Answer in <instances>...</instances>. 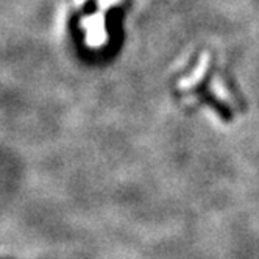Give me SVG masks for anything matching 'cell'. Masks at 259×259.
<instances>
[{
    "label": "cell",
    "instance_id": "1",
    "mask_svg": "<svg viewBox=\"0 0 259 259\" xmlns=\"http://www.w3.org/2000/svg\"><path fill=\"white\" fill-rule=\"evenodd\" d=\"M81 27L86 30V42L89 47H100L106 41L105 16H103L102 10L92 16L83 17Z\"/></svg>",
    "mask_w": 259,
    "mask_h": 259
},
{
    "label": "cell",
    "instance_id": "2",
    "mask_svg": "<svg viewBox=\"0 0 259 259\" xmlns=\"http://www.w3.org/2000/svg\"><path fill=\"white\" fill-rule=\"evenodd\" d=\"M117 2H119V0H99V8L103 11V10H108L111 5H114Z\"/></svg>",
    "mask_w": 259,
    "mask_h": 259
},
{
    "label": "cell",
    "instance_id": "3",
    "mask_svg": "<svg viewBox=\"0 0 259 259\" xmlns=\"http://www.w3.org/2000/svg\"><path fill=\"white\" fill-rule=\"evenodd\" d=\"M84 2H86V0H75V4H77L78 7H80V5H83Z\"/></svg>",
    "mask_w": 259,
    "mask_h": 259
}]
</instances>
